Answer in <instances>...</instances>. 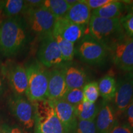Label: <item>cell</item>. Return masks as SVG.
Instances as JSON below:
<instances>
[{
	"label": "cell",
	"instance_id": "f35d334b",
	"mask_svg": "<svg viewBox=\"0 0 133 133\" xmlns=\"http://www.w3.org/2000/svg\"><path fill=\"white\" fill-rule=\"evenodd\" d=\"M0 3H1V1H0Z\"/></svg>",
	"mask_w": 133,
	"mask_h": 133
},
{
	"label": "cell",
	"instance_id": "7c38bea8",
	"mask_svg": "<svg viewBox=\"0 0 133 133\" xmlns=\"http://www.w3.org/2000/svg\"><path fill=\"white\" fill-rule=\"evenodd\" d=\"M52 102L58 118L62 124L64 133H75L78 119L74 106L62 99L54 100Z\"/></svg>",
	"mask_w": 133,
	"mask_h": 133
},
{
	"label": "cell",
	"instance_id": "4316f807",
	"mask_svg": "<svg viewBox=\"0 0 133 133\" xmlns=\"http://www.w3.org/2000/svg\"><path fill=\"white\" fill-rule=\"evenodd\" d=\"M119 21L126 35L133 38V14H126L119 19Z\"/></svg>",
	"mask_w": 133,
	"mask_h": 133
},
{
	"label": "cell",
	"instance_id": "e0dca14e",
	"mask_svg": "<svg viewBox=\"0 0 133 133\" xmlns=\"http://www.w3.org/2000/svg\"><path fill=\"white\" fill-rule=\"evenodd\" d=\"M65 79L68 89H83L89 83L86 73L82 69L68 64L64 66Z\"/></svg>",
	"mask_w": 133,
	"mask_h": 133
},
{
	"label": "cell",
	"instance_id": "44dd1931",
	"mask_svg": "<svg viewBox=\"0 0 133 133\" xmlns=\"http://www.w3.org/2000/svg\"><path fill=\"white\" fill-rule=\"evenodd\" d=\"M75 108L78 120L93 121H95L97 116L99 106L96 103L81 102Z\"/></svg>",
	"mask_w": 133,
	"mask_h": 133
},
{
	"label": "cell",
	"instance_id": "f546056e",
	"mask_svg": "<svg viewBox=\"0 0 133 133\" xmlns=\"http://www.w3.org/2000/svg\"><path fill=\"white\" fill-rule=\"evenodd\" d=\"M110 133H132L128 128L118 120Z\"/></svg>",
	"mask_w": 133,
	"mask_h": 133
},
{
	"label": "cell",
	"instance_id": "9a60e30c",
	"mask_svg": "<svg viewBox=\"0 0 133 133\" xmlns=\"http://www.w3.org/2000/svg\"><path fill=\"white\" fill-rule=\"evenodd\" d=\"M67 90L64 67L49 70L47 99L51 101L62 99Z\"/></svg>",
	"mask_w": 133,
	"mask_h": 133
},
{
	"label": "cell",
	"instance_id": "74e56055",
	"mask_svg": "<svg viewBox=\"0 0 133 133\" xmlns=\"http://www.w3.org/2000/svg\"><path fill=\"white\" fill-rule=\"evenodd\" d=\"M0 66H1V62H0Z\"/></svg>",
	"mask_w": 133,
	"mask_h": 133
},
{
	"label": "cell",
	"instance_id": "5b68a950",
	"mask_svg": "<svg viewBox=\"0 0 133 133\" xmlns=\"http://www.w3.org/2000/svg\"><path fill=\"white\" fill-rule=\"evenodd\" d=\"M35 109V124L42 133H64L55 111L52 101L46 99L32 102Z\"/></svg>",
	"mask_w": 133,
	"mask_h": 133
},
{
	"label": "cell",
	"instance_id": "d6a6232c",
	"mask_svg": "<svg viewBox=\"0 0 133 133\" xmlns=\"http://www.w3.org/2000/svg\"><path fill=\"white\" fill-rule=\"evenodd\" d=\"M125 6L126 12L127 14H133V0L132 1H122Z\"/></svg>",
	"mask_w": 133,
	"mask_h": 133
},
{
	"label": "cell",
	"instance_id": "836d02e7",
	"mask_svg": "<svg viewBox=\"0 0 133 133\" xmlns=\"http://www.w3.org/2000/svg\"><path fill=\"white\" fill-rule=\"evenodd\" d=\"M4 91V84H3V80L2 78L0 76V96L3 94Z\"/></svg>",
	"mask_w": 133,
	"mask_h": 133
},
{
	"label": "cell",
	"instance_id": "83f0119b",
	"mask_svg": "<svg viewBox=\"0 0 133 133\" xmlns=\"http://www.w3.org/2000/svg\"><path fill=\"white\" fill-rule=\"evenodd\" d=\"M75 133H97L95 121H86L78 120Z\"/></svg>",
	"mask_w": 133,
	"mask_h": 133
},
{
	"label": "cell",
	"instance_id": "e575fe53",
	"mask_svg": "<svg viewBox=\"0 0 133 133\" xmlns=\"http://www.w3.org/2000/svg\"><path fill=\"white\" fill-rule=\"evenodd\" d=\"M65 1L66 3H67V4L70 6H70L76 4V3L78 1V0H65Z\"/></svg>",
	"mask_w": 133,
	"mask_h": 133
},
{
	"label": "cell",
	"instance_id": "7a4b0ae2",
	"mask_svg": "<svg viewBox=\"0 0 133 133\" xmlns=\"http://www.w3.org/2000/svg\"><path fill=\"white\" fill-rule=\"evenodd\" d=\"M88 29V34L108 50L115 43L126 36L119 19H105L91 16Z\"/></svg>",
	"mask_w": 133,
	"mask_h": 133
},
{
	"label": "cell",
	"instance_id": "ba28073f",
	"mask_svg": "<svg viewBox=\"0 0 133 133\" xmlns=\"http://www.w3.org/2000/svg\"><path fill=\"white\" fill-rule=\"evenodd\" d=\"M109 57L116 68L133 73V38L127 35L109 49Z\"/></svg>",
	"mask_w": 133,
	"mask_h": 133
},
{
	"label": "cell",
	"instance_id": "8d00e7d4",
	"mask_svg": "<svg viewBox=\"0 0 133 133\" xmlns=\"http://www.w3.org/2000/svg\"><path fill=\"white\" fill-rule=\"evenodd\" d=\"M0 133H1V129H0Z\"/></svg>",
	"mask_w": 133,
	"mask_h": 133
},
{
	"label": "cell",
	"instance_id": "8fae6325",
	"mask_svg": "<svg viewBox=\"0 0 133 133\" xmlns=\"http://www.w3.org/2000/svg\"><path fill=\"white\" fill-rule=\"evenodd\" d=\"M2 71L8 79L13 94L17 95L25 94L28 85L25 66L21 64H15L4 66Z\"/></svg>",
	"mask_w": 133,
	"mask_h": 133
},
{
	"label": "cell",
	"instance_id": "8992f818",
	"mask_svg": "<svg viewBox=\"0 0 133 133\" xmlns=\"http://www.w3.org/2000/svg\"><path fill=\"white\" fill-rule=\"evenodd\" d=\"M23 17L30 32L40 39L52 34L57 21V19L43 6L29 8Z\"/></svg>",
	"mask_w": 133,
	"mask_h": 133
},
{
	"label": "cell",
	"instance_id": "cb8c5ba5",
	"mask_svg": "<svg viewBox=\"0 0 133 133\" xmlns=\"http://www.w3.org/2000/svg\"><path fill=\"white\" fill-rule=\"evenodd\" d=\"M83 102L96 103L100 96L98 83L96 81L89 82L83 88Z\"/></svg>",
	"mask_w": 133,
	"mask_h": 133
},
{
	"label": "cell",
	"instance_id": "52a82bcc",
	"mask_svg": "<svg viewBox=\"0 0 133 133\" xmlns=\"http://www.w3.org/2000/svg\"><path fill=\"white\" fill-rule=\"evenodd\" d=\"M37 59L38 62L46 69L64 67L69 64L63 59L59 46L52 33L41 39L37 51Z\"/></svg>",
	"mask_w": 133,
	"mask_h": 133
},
{
	"label": "cell",
	"instance_id": "2e32d148",
	"mask_svg": "<svg viewBox=\"0 0 133 133\" xmlns=\"http://www.w3.org/2000/svg\"><path fill=\"white\" fill-rule=\"evenodd\" d=\"M92 16V11L84 0H78L76 4L70 7L65 19L71 22L82 26H88Z\"/></svg>",
	"mask_w": 133,
	"mask_h": 133
},
{
	"label": "cell",
	"instance_id": "d4e9b609",
	"mask_svg": "<svg viewBox=\"0 0 133 133\" xmlns=\"http://www.w3.org/2000/svg\"><path fill=\"white\" fill-rule=\"evenodd\" d=\"M62 99L75 107L83 102V93L82 89H68Z\"/></svg>",
	"mask_w": 133,
	"mask_h": 133
},
{
	"label": "cell",
	"instance_id": "603a6c76",
	"mask_svg": "<svg viewBox=\"0 0 133 133\" xmlns=\"http://www.w3.org/2000/svg\"><path fill=\"white\" fill-rule=\"evenodd\" d=\"M57 41L62 58L66 63H70L75 56V45L74 43L65 40L59 35L52 33Z\"/></svg>",
	"mask_w": 133,
	"mask_h": 133
},
{
	"label": "cell",
	"instance_id": "1f68e13d",
	"mask_svg": "<svg viewBox=\"0 0 133 133\" xmlns=\"http://www.w3.org/2000/svg\"><path fill=\"white\" fill-rule=\"evenodd\" d=\"M26 2L29 6V8H35L41 6L43 1L41 0H28V1H26Z\"/></svg>",
	"mask_w": 133,
	"mask_h": 133
},
{
	"label": "cell",
	"instance_id": "277c9868",
	"mask_svg": "<svg viewBox=\"0 0 133 133\" xmlns=\"http://www.w3.org/2000/svg\"><path fill=\"white\" fill-rule=\"evenodd\" d=\"M75 55L85 64L101 65L107 61L109 52L107 48L88 33L76 43Z\"/></svg>",
	"mask_w": 133,
	"mask_h": 133
},
{
	"label": "cell",
	"instance_id": "f1b7e54d",
	"mask_svg": "<svg viewBox=\"0 0 133 133\" xmlns=\"http://www.w3.org/2000/svg\"><path fill=\"white\" fill-rule=\"evenodd\" d=\"M84 3L88 5L91 11H94L100 8L107 3L110 2L111 0H84Z\"/></svg>",
	"mask_w": 133,
	"mask_h": 133
},
{
	"label": "cell",
	"instance_id": "d6986e66",
	"mask_svg": "<svg viewBox=\"0 0 133 133\" xmlns=\"http://www.w3.org/2000/svg\"><path fill=\"white\" fill-rule=\"evenodd\" d=\"M0 8L3 12L8 17L23 16L29 6L24 0H6L1 1Z\"/></svg>",
	"mask_w": 133,
	"mask_h": 133
},
{
	"label": "cell",
	"instance_id": "484cf974",
	"mask_svg": "<svg viewBox=\"0 0 133 133\" xmlns=\"http://www.w3.org/2000/svg\"><path fill=\"white\" fill-rule=\"evenodd\" d=\"M119 122L128 128L133 133V101L118 118Z\"/></svg>",
	"mask_w": 133,
	"mask_h": 133
},
{
	"label": "cell",
	"instance_id": "5bb4252c",
	"mask_svg": "<svg viewBox=\"0 0 133 133\" xmlns=\"http://www.w3.org/2000/svg\"><path fill=\"white\" fill-rule=\"evenodd\" d=\"M86 26L71 22L65 18L57 19L52 33L75 44L86 35Z\"/></svg>",
	"mask_w": 133,
	"mask_h": 133
},
{
	"label": "cell",
	"instance_id": "ac0fdd59",
	"mask_svg": "<svg viewBox=\"0 0 133 133\" xmlns=\"http://www.w3.org/2000/svg\"><path fill=\"white\" fill-rule=\"evenodd\" d=\"M125 6L122 1L111 0L110 2L92 11V16L105 19H120L124 16Z\"/></svg>",
	"mask_w": 133,
	"mask_h": 133
},
{
	"label": "cell",
	"instance_id": "ffe728a7",
	"mask_svg": "<svg viewBox=\"0 0 133 133\" xmlns=\"http://www.w3.org/2000/svg\"><path fill=\"white\" fill-rule=\"evenodd\" d=\"M98 83L99 94L104 101L111 102L114 98L116 89V79L114 76L106 75Z\"/></svg>",
	"mask_w": 133,
	"mask_h": 133
},
{
	"label": "cell",
	"instance_id": "7402d4cb",
	"mask_svg": "<svg viewBox=\"0 0 133 133\" xmlns=\"http://www.w3.org/2000/svg\"><path fill=\"white\" fill-rule=\"evenodd\" d=\"M41 6L49 11L57 19L64 18L70 8L65 0H43Z\"/></svg>",
	"mask_w": 133,
	"mask_h": 133
},
{
	"label": "cell",
	"instance_id": "4dcf8cb0",
	"mask_svg": "<svg viewBox=\"0 0 133 133\" xmlns=\"http://www.w3.org/2000/svg\"><path fill=\"white\" fill-rule=\"evenodd\" d=\"M1 133H25L19 128L16 126H11L8 124H3L0 128Z\"/></svg>",
	"mask_w": 133,
	"mask_h": 133
},
{
	"label": "cell",
	"instance_id": "4fadbf2b",
	"mask_svg": "<svg viewBox=\"0 0 133 133\" xmlns=\"http://www.w3.org/2000/svg\"><path fill=\"white\" fill-rule=\"evenodd\" d=\"M118 120L112 103L103 100L95 119L97 133H110Z\"/></svg>",
	"mask_w": 133,
	"mask_h": 133
},
{
	"label": "cell",
	"instance_id": "9c48e42d",
	"mask_svg": "<svg viewBox=\"0 0 133 133\" xmlns=\"http://www.w3.org/2000/svg\"><path fill=\"white\" fill-rule=\"evenodd\" d=\"M11 112L25 128L30 129L35 124V109L32 102L24 95L12 94L8 99Z\"/></svg>",
	"mask_w": 133,
	"mask_h": 133
},
{
	"label": "cell",
	"instance_id": "30bf717a",
	"mask_svg": "<svg viewBox=\"0 0 133 133\" xmlns=\"http://www.w3.org/2000/svg\"><path fill=\"white\" fill-rule=\"evenodd\" d=\"M133 101V73H125L116 80V89L111 101L118 119Z\"/></svg>",
	"mask_w": 133,
	"mask_h": 133
},
{
	"label": "cell",
	"instance_id": "6da1fadb",
	"mask_svg": "<svg viewBox=\"0 0 133 133\" xmlns=\"http://www.w3.org/2000/svg\"><path fill=\"white\" fill-rule=\"evenodd\" d=\"M31 39V33L23 16L10 17L0 25V51L11 57L21 52Z\"/></svg>",
	"mask_w": 133,
	"mask_h": 133
},
{
	"label": "cell",
	"instance_id": "d590c367",
	"mask_svg": "<svg viewBox=\"0 0 133 133\" xmlns=\"http://www.w3.org/2000/svg\"><path fill=\"white\" fill-rule=\"evenodd\" d=\"M34 133H42V132L39 131V129H38V128H36V126H35V132Z\"/></svg>",
	"mask_w": 133,
	"mask_h": 133
},
{
	"label": "cell",
	"instance_id": "3957f363",
	"mask_svg": "<svg viewBox=\"0 0 133 133\" xmlns=\"http://www.w3.org/2000/svg\"><path fill=\"white\" fill-rule=\"evenodd\" d=\"M25 68L28 80L26 97L31 102L47 99L49 70L38 61Z\"/></svg>",
	"mask_w": 133,
	"mask_h": 133
}]
</instances>
